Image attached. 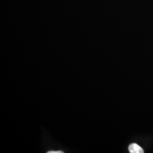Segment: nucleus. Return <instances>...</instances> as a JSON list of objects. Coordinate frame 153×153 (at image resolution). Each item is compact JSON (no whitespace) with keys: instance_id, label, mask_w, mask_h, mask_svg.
<instances>
[{"instance_id":"nucleus-1","label":"nucleus","mask_w":153,"mask_h":153,"mask_svg":"<svg viewBox=\"0 0 153 153\" xmlns=\"http://www.w3.org/2000/svg\"><path fill=\"white\" fill-rule=\"evenodd\" d=\"M129 151L131 153H144L142 148L138 145L136 143H131L129 146Z\"/></svg>"},{"instance_id":"nucleus-2","label":"nucleus","mask_w":153,"mask_h":153,"mask_svg":"<svg viewBox=\"0 0 153 153\" xmlns=\"http://www.w3.org/2000/svg\"><path fill=\"white\" fill-rule=\"evenodd\" d=\"M64 152H62V151H50V152H48V153H63Z\"/></svg>"}]
</instances>
